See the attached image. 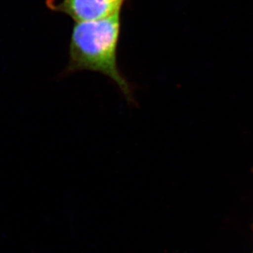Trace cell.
Here are the masks:
<instances>
[{"label":"cell","mask_w":253,"mask_h":253,"mask_svg":"<svg viewBox=\"0 0 253 253\" xmlns=\"http://www.w3.org/2000/svg\"><path fill=\"white\" fill-rule=\"evenodd\" d=\"M121 12L105 19L77 22L72 30L67 70L99 72L118 86L125 98L133 103L131 87L120 72L117 47Z\"/></svg>","instance_id":"6da1fadb"},{"label":"cell","mask_w":253,"mask_h":253,"mask_svg":"<svg viewBox=\"0 0 253 253\" xmlns=\"http://www.w3.org/2000/svg\"><path fill=\"white\" fill-rule=\"evenodd\" d=\"M125 0H62L51 2L52 9L62 12L77 22L105 19L121 12Z\"/></svg>","instance_id":"7a4b0ae2"}]
</instances>
